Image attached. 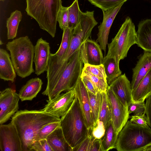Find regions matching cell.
<instances>
[{"label": "cell", "instance_id": "6da1fadb", "mask_svg": "<svg viewBox=\"0 0 151 151\" xmlns=\"http://www.w3.org/2000/svg\"><path fill=\"white\" fill-rule=\"evenodd\" d=\"M60 118L40 110L17 111L11 121L14 124L21 144L22 151H30L38 131L49 123L60 122Z\"/></svg>", "mask_w": 151, "mask_h": 151}, {"label": "cell", "instance_id": "7a4b0ae2", "mask_svg": "<svg viewBox=\"0 0 151 151\" xmlns=\"http://www.w3.org/2000/svg\"><path fill=\"white\" fill-rule=\"evenodd\" d=\"M97 24L94 17V11L80 12L79 22L73 29L71 42L67 53L58 63L47 68L46 78L49 83L55 85L70 58L82 43L88 38L92 30Z\"/></svg>", "mask_w": 151, "mask_h": 151}, {"label": "cell", "instance_id": "3957f363", "mask_svg": "<svg viewBox=\"0 0 151 151\" xmlns=\"http://www.w3.org/2000/svg\"><path fill=\"white\" fill-rule=\"evenodd\" d=\"M27 14L34 19L40 28L54 38L62 0H26Z\"/></svg>", "mask_w": 151, "mask_h": 151}, {"label": "cell", "instance_id": "277c9868", "mask_svg": "<svg viewBox=\"0 0 151 151\" xmlns=\"http://www.w3.org/2000/svg\"><path fill=\"white\" fill-rule=\"evenodd\" d=\"M60 123L64 137L72 149L81 143L88 134L89 130L76 97L68 111L61 117Z\"/></svg>", "mask_w": 151, "mask_h": 151}, {"label": "cell", "instance_id": "5b68a950", "mask_svg": "<svg viewBox=\"0 0 151 151\" xmlns=\"http://www.w3.org/2000/svg\"><path fill=\"white\" fill-rule=\"evenodd\" d=\"M17 75L22 78L30 76L35 71L33 64L34 47L27 36L19 37L6 45Z\"/></svg>", "mask_w": 151, "mask_h": 151}, {"label": "cell", "instance_id": "8992f818", "mask_svg": "<svg viewBox=\"0 0 151 151\" xmlns=\"http://www.w3.org/2000/svg\"><path fill=\"white\" fill-rule=\"evenodd\" d=\"M151 143V129L128 121L119 133L115 149L118 151H139Z\"/></svg>", "mask_w": 151, "mask_h": 151}, {"label": "cell", "instance_id": "52a82bcc", "mask_svg": "<svg viewBox=\"0 0 151 151\" xmlns=\"http://www.w3.org/2000/svg\"><path fill=\"white\" fill-rule=\"evenodd\" d=\"M137 43L135 25L131 18L128 17L111 42L108 44L106 56L114 57L120 61L127 57L130 48Z\"/></svg>", "mask_w": 151, "mask_h": 151}, {"label": "cell", "instance_id": "ba28073f", "mask_svg": "<svg viewBox=\"0 0 151 151\" xmlns=\"http://www.w3.org/2000/svg\"><path fill=\"white\" fill-rule=\"evenodd\" d=\"M80 47L70 58L60 78L48 95L49 99L54 98L63 91L73 89L75 86L83 68Z\"/></svg>", "mask_w": 151, "mask_h": 151}, {"label": "cell", "instance_id": "9c48e42d", "mask_svg": "<svg viewBox=\"0 0 151 151\" xmlns=\"http://www.w3.org/2000/svg\"><path fill=\"white\" fill-rule=\"evenodd\" d=\"M106 93L110 105L111 120L116 131L119 134L130 117L127 107L124 105L109 87Z\"/></svg>", "mask_w": 151, "mask_h": 151}, {"label": "cell", "instance_id": "30bf717a", "mask_svg": "<svg viewBox=\"0 0 151 151\" xmlns=\"http://www.w3.org/2000/svg\"><path fill=\"white\" fill-rule=\"evenodd\" d=\"M18 94L11 88H7L0 92V124L7 121L18 111Z\"/></svg>", "mask_w": 151, "mask_h": 151}, {"label": "cell", "instance_id": "8fae6325", "mask_svg": "<svg viewBox=\"0 0 151 151\" xmlns=\"http://www.w3.org/2000/svg\"><path fill=\"white\" fill-rule=\"evenodd\" d=\"M75 97L73 89L70 90L52 99L46 100L47 104L41 110L60 118L68 111Z\"/></svg>", "mask_w": 151, "mask_h": 151}, {"label": "cell", "instance_id": "7c38bea8", "mask_svg": "<svg viewBox=\"0 0 151 151\" xmlns=\"http://www.w3.org/2000/svg\"><path fill=\"white\" fill-rule=\"evenodd\" d=\"M0 150L1 151H22L18 133L12 121L7 124H0Z\"/></svg>", "mask_w": 151, "mask_h": 151}, {"label": "cell", "instance_id": "4fadbf2b", "mask_svg": "<svg viewBox=\"0 0 151 151\" xmlns=\"http://www.w3.org/2000/svg\"><path fill=\"white\" fill-rule=\"evenodd\" d=\"M80 56L84 64L98 65L102 64L104 58L100 45L88 38L80 47Z\"/></svg>", "mask_w": 151, "mask_h": 151}, {"label": "cell", "instance_id": "5bb4252c", "mask_svg": "<svg viewBox=\"0 0 151 151\" xmlns=\"http://www.w3.org/2000/svg\"><path fill=\"white\" fill-rule=\"evenodd\" d=\"M124 3L103 12V19L98 27V33L96 42L99 44L102 49L106 53V47L111 27L117 13Z\"/></svg>", "mask_w": 151, "mask_h": 151}, {"label": "cell", "instance_id": "9a60e30c", "mask_svg": "<svg viewBox=\"0 0 151 151\" xmlns=\"http://www.w3.org/2000/svg\"><path fill=\"white\" fill-rule=\"evenodd\" d=\"M34 48L35 73L38 76L47 70L51 53L50 46L48 42L40 38L37 40Z\"/></svg>", "mask_w": 151, "mask_h": 151}, {"label": "cell", "instance_id": "2e32d148", "mask_svg": "<svg viewBox=\"0 0 151 151\" xmlns=\"http://www.w3.org/2000/svg\"><path fill=\"white\" fill-rule=\"evenodd\" d=\"M82 111L86 126L88 130L93 126L88 91L80 77L73 88Z\"/></svg>", "mask_w": 151, "mask_h": 151}, {"label": "cell", "instance_id": "e0dca14e", "mask_svg": "<svg viewBox=\"0 0 151 151\" xmlns=\"http://www.w3.org/2000/svg\"><path fill=\"white\" fill-rule=\"evenodd\" d=\"M109 87L126 107L133 101L131 83L125 73L118 77Z\"/></svg>", "mask_w": 151, "mask_h": 151}, {"label": "cell", "instance_id": "ac0fdd59", "mask_svg": "<svg viewBox=\"0 0 151 151\" xmlns=\"http://www.w3.org/2000/svg\"><path fill=\"white\" fill-rule=\"evenodd\" d=\"M134 68H132V75L131 85L132 91L138 86L141 81L151 68V52L144 51L138 57Z\"/></svg>", "mask_w": 151, "mask_h": 151}, {"label": "cell", "instance_id": "d6986e66", "mask_svg": "<svg viewBox=\"0 0 151 151\" xmlns=\"http://www.w3.org/2000/svg\"><path fill=\"white\" fill-rule=\"evenodd\" d=\"M137 44L144 51L151 52V19L140 21L137 32Z\"/></svg>", "mask_w": 151, "mask_h": 151}, {"label": "cell", "instance_id": "ffe728a7", "mask_svg": "<svg viewBox=\"0 0 151 151\" xmlns=\"http://www.w3.org/2000/svg\"><path fill=\"white\" fill-rule=\"evenodd\" d=\"M73 29L69 27L63 29L62 40L58 51L54 54L50 53L47 68L58 63L64 57L69 49L71 42Z\"/></svg>", "mask_w": 151, "mask_h": 151}, {"label": "cell", "instance_id": "44dd1931", "mask_svg": "<svg viewBox=\"0 0 151 151\" xmlns=\"http://www.w3.org/2000/svg\"><path fill=\"white\" fill-rule=\"evenodd\" d=\"M10 58L6 50L0 49V78L4 81L13 83L16 74Z\"/></svg>", "mask_w": 151, "mask_h": 151}, {"label": "cell", "instance_id": "7402d4cb", "mask_svg": "<svg viewBox=\"0 0 151 151\" xmlns=\"http://www.w3.org/2000/svg\"><path fill=\"white\" fill-rule=\"evenodd\" d=\"M42 84V80L39 78L29 80L19 91L20 99L22 101L32 100L40 91Z\"/></svg>", "mask_w": 151, "mask_h": 151}, {"label": "cell", "instance_id": "603a6c76", "mask_svg": "<svg viewBox=\"0 0 151 151\" xmlns=\"http://www.w3.org/2000/svg\"><path fill=\"white\" fill-rule=\"evenodd\" d=\"M53 151H72L66 141L60 126L58 127L46 139Z\"/></svg>", "mask_w": 151, "mask_h": 151}, {"label": "cell", "instance_id": "cb8c5ba5", "mask_svg": "<svg viewBox=\"0 0 151 151\" xmlns=\"http://www.w3.org/2000/svg\"><path fill=\"white\" fill-rule=\"evenodd\" d=\"M151 93V68L138 86L132 91L133 101H144Z\"/></svg>", "mask_w": 151, "mask_h": 151}, {"label": "cell", "instance_id": "d4e9b609", "mask_svg": "<svg viewBox=\"0 0 151 151\" xmlns=\"http://www.w3.org/2000/svg\"><path fill=\"white\" fill-rule=\"evenodd\" d=\"M119 61L112 57L105 56L104 58L103 65L106 76V81L109 86L118 77L122 75L119 68Z\"/></svg>", "mask_w": 151, "mask_h": 151}, {"label": "cell", "instance_id": "484cf974", "mask_svg": "<svg viewBox=\"0 0 151 151\" xmlns=\"http://www.w3.org/2000/svg\"><path fill=\"white\" fill-rule=\"evenodd\" d=\"M118 134L111 120L105 129L104 136L101 138L102 151H108L115 149Z\"/></svg>", "mask_w": 151, "mask_h": 151}, {"label": "cell", "instance_id": "4316f807", "mask_svg": "<svg viewBox=\"0 0 151 151\" xmlns=\"http://www.w3.org/2000/svg\"><path fill=\"white\" fill-rule=\"evenodd\" d=\"M111 119V112L110 105L106 93H101L100 110L97 121L102 123L106 129Z\"/></svg>", "mask_w": 151, "mask_h": 151}, {"label": "cell", "instance_id": "83f0119b", "mask_svg": "<svg viewBox=\"0 0 151 151\" xmlns=\"http://www.w3.org/2000/svg\"><path fill=\"white\" fill-rule=\"evenodd\" d=\"M22 16L21 12L16 10L11 13L10 17L7 19L6 27L8 39H13L16 37L18 27Z\"/></svg>", "mask_w": 151, "mask_h": 151}, {"label": "cell", "instance_id": "f1b7e54d", "mask_svg": "<svg viewBox=\"0 0 151 151\" xmlns=\"http://www.w3.org/2000/svg\"><path fill=\"white\" fill-rule=\"evenodd\" d=\"M81 11L78 0H75L68 7V27L73 29L77 26L79 22Z\"/></svg>", "mask_w": 151, "mask_h": 151}, {"label": "cell", "instance_id": "f546056e", "mask_svg": "<svg viewBox=\"0 0 151 151\" xmlns=\"http://www.w3.org/2000/svg\"><path fill=\"white\" fill-rule=\"evenodd\" d=\"M88 91L94 126L96 123L98 119L100 104L101 93L99 92L95 95Z\"/></svg>", "mask_w": 151, "mask_h": 151}, {"label": "cell", "instance_id": "4dcf8cb0", "mask_svg": "<svg viewBox=\"0 0 151 151\" xmlns=\"http://www.w3.org/2000/svg\"><path fill=\"white\" fill-rule=\"evenodd\" d=\"M91 4L105 11L115 7L127 0H87Z\"/></svg>", "mask_w": 151, "mask_h": 151}, {"label": "cell", "instance_id": "1f68e13d", "mask_svg": "<svg viewBox=\"0 0 151 151\" xmlns=\"http://www.w3.org/2000/svg\"><path fill=\"white\" fill-rule=\"evenodd\" d=\"M60 126V121L51 122L47 124L38 131L35 137L34 142L46 139L54 130Z\"/></svg>", "mask_w": 151, "mask_h": 151}, {"label": "cell", "instance_id": "d6a6232c", "mask_svg": "<svg viewBox=\"0 0 151 151\" xmlns=\"http://www.w3.org/2000/svg\"><path fill=\"white\" fill-rule=\"evenodd\" d=\"M81 75L87 76L99 92H106L109 87L106 80L93 76L83 70Z\"/></svg>", "mask_w": 151, "mask_h": 151}, {"label": "cell", "instance_id": "836d02e7", "mask_svg": "<svg viewBox=\"0 0 151 151\" xmlns=\"http://www.w3.org/2000/svg\"><path fill=\"white\" fill-rule=\"evenodd\" d=\"M82 70L93 76L106 80V75L102 64L98 65L84 64Z\"/></svg>", "mask_w": 151, "mask_h": 151}, {"label": "cell", "instance_id": "e575fe53", "mask_svg": "<svg viewBox=\"0 0 151 151\" xmlns=\"http://www.w3.org/2000/svg\"><path fill=\"white\" fill-rule=\"evenodd\" d=\"M57 21L61 29L63 30L68 27V7L61 6L58 14Z\"/></svg>", "mask_w": 151, "mask_h": 151}, {"label": "cell", "instance_id": "d590c367", "mask_svg": "<svg viewBox=\"0 0 151 151\" xmlns=\"http://www.w3.org/2000/svg\"><path fill=\"white\" fill-rule=\"evenodd\" d=\"M145 104L144 101L134 102L132 101L127 106L129 114L132 113L134 114H141L145 113Z\"/></svg>", "mask_w": 151, "mask_h": 151}, {"label": "cell", "instance_id": "8d00e7d4", "mask_svg": "<svg viewBox=\"0 0 151 151\" xmlns=\"http://www.w3.org/2000/svg\"><path fill=\"white\" fill-rule=\"evenodd\" d=\"M91 130H88V133L84 139L79 145L73 149L72 151H89L92 137Z\"/></svg>", "mask_w": 151, "mask_h": 151}, {"label": "cell", "instance_id": "74e56055", "mask_svg": "<svg viewBox=\"0 0 151 151\" xmlns=\"http://www.w3.org/2000/svg\"><path fill=\"white\" fill-rule=\"evenodd\" d=\"M30 151H53L46 139L34 142Z\"/></svg>", "mask_w": 151, "mask_h": 151}, {"label": "cell", "instance_id": "f35d334b", "mask_svg": "<svg viewBox=\"0 0 151 151\" xmlns=\"http://www.w3.org/2000/svg\"><path fill=\"white\" fill-rule=\"evenodd\" d=\"M105 131L104 124L97 121L91 130V135L94 138L101 139L104 134Z\"/></svg>", "mask_w": 151, "mask_h": 151}, {"label": "cell", "instance_id": "ab89813d", "mask_svg": "<svg viewBox=\"0 0 151 151\" xmlns=\"http://www.w3.org/2000/svg\"><path fill=\"white\" fill-rule=\"evenodd\" d=\"M130 121L134 124L142 127L149 126L146 116L145 113L141 114H134L130 116Z\"/></svg>", "mask_w": 151, "mask_h": 151}, {"label": "cell", "instance_id": "60d3db41", "mask_svg": "<svg viewBox=\"0 0 151 151\" xmlns=\"http://www.w3.org/2000/svg\"><path fill=\"white\" fill-rule=\"evenodd\" d=\"M81 79L88 91L94 94H96L99 92L93 84L86 75H81Z\"/></svg>", "mask_w": 151, "mask_h": 151}, {"label": "cell", "instance_id": "b9f144b4", "mask_svg": "<svg viewBox=\"0 0 151 151\" xmlns=\"http://www.w3.org/2000/svg\"><path fill=\"white\" fill-rule=\"evenodd\" d=\"M145 111L147 117L148 125L151 129V93L146 98Z\"/></svg>", "mask_w": 151, "mask_h": 151}, {"label": "cell", "instance_id": "7bdbcfd3", "mask_svg": "<svg viewBox=\"0 0 151 151\" xmlns=\"http://www.w3.org/2000/svg\"><path fill=\"white\" fill-rule=\"evenodd\" d=\"M89 151H102L101 139L94 138L92 137Z\"/></svg>", "mask_w": 151, "mask_h": 151}, {"label": "cell", "instance_id": "ee69618b", "mask_svg": "<svg viewBox=\"0 0 151 151\" xmlns=\"http://www.w3.org/2000/svg\"><path fill=\"white\" fill-rule=\"evenodd\" d=\"M139 151H151V143L141 149Z\"/></svg>", "mask_w": 151, "mask_h": 151}, {"label": "cell", "instance_id": "f6af8a7d", "mask_svg": "<svg viewBox=\"0 0 151 151\" xmlns=\"http://www.w3.org/2000/svg\"><path fill=\"white\" fill-rule=\"evenodd\" d=\"M0 45H2L3 44V43L1 40H0Z\"/></svg>", "mask_w": 151, "mask_h": 151}, {"label": "cell", "instance_id": "bcb514c9", "mask_svg": "<svg viewBox=\"0 0 151 151\" xmlns=\"http://www.w3.org/2000/svg\"><path fill=\"white\" fill-rule=\"evenodd\" d=\"M0 0L1 1H4L5 0Z\"/></svg>", "mask_w": 151, "mask_h": 151}]
</instances>
